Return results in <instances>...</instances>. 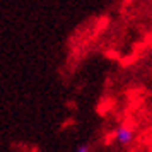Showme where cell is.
Masks as SVG:
<instances>
[{"label": "cell", "instance_id": "6da1fadb", "mask_svg": "<svg viewBox=\"0 0 152 152\" xmlns=\"http://www.w3.org/2000/svg\"><path fill=\"white\" fill-rule=\"evenodd\" d=\"M133 138H135V132L133 128H130L128 125H121V126H118L116 132H115V140H116L120 145H130L133 142Z\"/></svg>", "mask_w": 152, "mask_h": 152}, {"label": "cell", "instance_id": "7a4b0ae2", "mask_svg": "<svg viewBox=\"0 0 152 152\" xmlns=\"http://www.w3.org/2000/svg\"><path fill=\"white\" fill-rule=\"evenodd\" d=\"M74 152H92V145L91 144H82V145H79Z\"/></svg>", "mask_w": 152, "mask_h": 152}]
</instances>
